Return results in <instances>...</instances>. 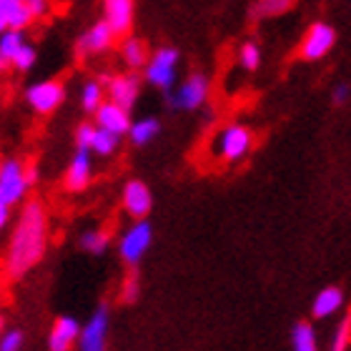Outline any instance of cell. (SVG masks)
<instances>
[{
	"label": "cell",
	"mask_w": 351,
	"mask_h": 351,
	"mask_svg": "<svg viewBox=\"0 0 351 351\" xmlns=\"http://www.w3.org/2000/svg\"><path fill=\"white\" fill-rule=\"evenodd\" d=\"M48 249V216L38 198L25 201L13 228L5 254V274L10 278L25 276Z\"/></svg>",
	"instance_id": "1"
},
{
	"label": "cell",
	"mask_w": 351,
	"mask_h": 351,
	"mask_svg": "<svg viewBox=\"0 0 351 351\" xmlns=\"http://www.w3.org/2000/svg\"><path fill=\"white\" fill-rule=\"evenodd\" d=\"M254 131H251L249 125L243 123H228L223 125L211 141V151L213 156L223 163H236L246 158L251 154V148H254Z\"/></svg>",
	"instance_id": "2"
},
{
	"label": "cell",
	"mask_w": 351,
	"mask_h": 351,
	"mask_svg": "<svg viewBox=\"0 0 351 351\" xmlns=\"http://www.w3.org/2000/svg\"><path fill=\"white\" fill-rule=\"evenodd\" d=\"M28 163H23L21 158H5L0 161V206L3 208H13L25 198L30 189L28 181Z\"/></svg>",
	"instance_id": "3"
},
{
	"label": "cell",
	"mask_w": 351,
	"mask_h": 351,
	"mask_svg": "<svg viewBox=\"0 0 351 351\" xmlns=\"http://www.w3.org/2000/svg\"><path fill=\"white\" fill-rule=\"evenodd\" d=\"M178 51L171 48V45H163L156 53H151V58L146 63V81L154 88L163 90V93H171V88L176 83V73H178Z\"/></svg>",
	"instance_id": "4"
},
{
	"label": "cell",
	"mask_w": 351,
	"mask_h": 351,
	"mask_svg": "<svg viewBox=\"0 0 351 351\" xmlns=\"http://www.w3.org/2000/svg\"><path fill=\"white\" fill-rule=\"evenodd\" d=\"M154 243V228L148 221H133V226H128L118 241V254L128 266H136L141 258L146 256V251Z\"/></svg>",
	"instance_id": "5"
},
{
	"label": "cell",
	"mask_w": 351,
	"mask_h": 351,
	"mask_svg": "<svg viewBox=\"0 0 351 351\" xmlns=\"http://www.w3.org/2000/svg\"><path fill=\"white\" fill-rule=\"evenodd\" d=\"M208 93H211V83H208V78H206L204 73H193L169 95V103L173 106V108L196 110L208 101Z\"/></svg>",
	"instance_id": "6"
},
{
	"label": "cell",
	"mask_w": 351,
	"mask_h": 351,
	"mask_svg": "<svg viewBox=\"0 0 351 351\" xmlns=\"http://www.w3.org/2000/svg\"><path fill=\"white\" fill-rule=\"evenodd\" d=\"M25 101L36 113L40 116H48L56 108L63 106L66 101V86L60 81H38L33 86H28L25 90Z\"/></svg>",
	"instance_id": "7"
},
{
	"label": "cell",
	"mask_w": 351,
	"mask_h": 351,
	"mask_svg": "<svg viewBox=\"0 0 351 351\" xmlns=\"http://www.w3.org/2000/svg\"><path fill=\"white\" fill-rule=\"evenodd\" d=\"M98 81L106 88V101L116 103L123 110L131 113V108L138 101V75L136 73H118V75H101Z\"/></svg>",
	"instance_id": "8"
},
{
	"label": "cell",
	"mask_w": 351,
	"mask_h": 351,
	"mask_svg": "<svg viewBox=\"0 0 351 351\" xmlns=\"http://www.w3.org/2000/svg\"><path fill=\"white\" fill-rule=\"evenodd\" d=\"M334 45H337V28H331L329 23H314L306 30V36L301 38L299 56L304 60H322L324 56H329Z\"/></svg>",
	"instance_id": "9"
},
{
	"label": "cell",
	"mask_w": 351,
	"mask_h": 351,
	"mask_svg": "<svg viewBox=\"0 0 351 351\" xmlns=\"http://www.w3.org/2000/svg\"><path fill=\"white\" fill-rule=\"evenodd\" d=\"M110 314L108 306L95 308V314L88 319L86 326H81V337H78V351H106V339H108Z\"/></svg>",
	"instance_id": "10"
},
{
	"label": "cell",
	"mask_w": 351,
	"mask_h": 351,
	"mask_svg": "<svg viewBox=\"0 0 351 351\" xmlns=\"http://www.w3.org/2000/svg\"><path fill=\"white\" fill-rule=\"evenodd\" d=\"M103 21L108 23L116 38H128L136 23V5L131 0H106L103 3Z\"/></svg>",
	"instance_id": "11"
},
{
	"label": "cell",
	"mask_w": 351,
	"mask_h": 351,
	"mask_svg": "<svg viewBox=\"0 0 351 351\" xmlns=\"http://www.w3.org/2000/svg\"><path fill=\"white\" fill-rule=\"evenodd\" d=\"M123 208L133 221H146V216L154 208V193L143 181H128L123 186Z\"/></svg>",
	"instance_id": "12"
},
{
	"label": "cell",
	"mask_w": 351,
	"mask_h": 351,
	"mask_svg": "<svg viewBox=\"0 0 351 351\" xmlns=\"http://www.w3.org/2000/svg\"><path fill=\"white\" fill-rule=\"evenodd\" d=\"M113 40H116V36H113V30L108 28V23L98 21L95 25H90V28L78 38L75 51L81 53L83 58H88V56H98V53H106L108 48H113Z\"/></svg>",
	"instance_id": "13"
},
{
	"label": "cell",
	"mask_w": 351,
	"mask_h": 351,
	"mask_svg": "<svg viewBox=\"0 0 351 351\" xmlns=\"http://www.w3.org/2000/svg\"><path fill=\"white\" fill-rule=\"evenodd\" d=\"M93 116H95V128H101V131L116 133V136H128V131H131V123H133L131 113L123 110L121 106H116V103L106 101Z\"/></svg>",
	"instance_id": "14"
},
{
	"label": "cell",
	"mask_w": 351,
	"mask_h": 351,
	"mask_svg": "<svg viewBox=\"0 0 351 351\" xmlns=\"http://www.w3.org/2000/svg\"><path fill=\"white\" fill-rule=\"evenodd\" d=\"M81 337V324L73 316H58L48 334V349L51 351H71L78 344Z\"/></svg>",
	"instance_id": "15"
},
{
	"label": "cell",
	"mask_w": 351,
	"mask_h": 351,
	"mask_svg": "<svg viewBox=\"0 0 351 351\" xmlns=\"http://www.w3.org/2000/svg\"><path fill=\"white\" fill-rule=\"evenodd\" d=\"M33 15L25 0H0V36L8 30H21L28 28Z\"/></svg>",
	"instance_id": "16"
},
{
	"label": "cell",
	"mask_w": 351,
	"mask_h": 351,
	"mask_svg": "<svg viewBox=\"0 0 351 351\" xmlns=\"http://www.w3.org/2000/svg\"><path fill=\"white\" fill-rule=\"evenodd\" d=\"M90 181H93V161H90V154L88 151H75V156L71 158L66 171V189L71 193H78V191L88 189Z\"/></svg>",
	"instance_id": "17"
},
{
	"label": "cell",
	"mask_w": 351,
	"mask_h": 351,
	"mask_svg": "<svg viewBox=\"0 0 351 351\" xmlns=\"http://www.w3.org/2000/svg\"><path fill=\"white\" fill-rule=\"evenodd\" d=\"M341 306H344V291L339 286H326L311 301V314H314V319H329Z\"/></svg>",
	"instance_id": "18"
},
{
	"label": "cell",
	"mask_w": 351,
	"mask_h": 351,
	"mask_svg": "<svg viewBox=\"0 0 351 351\" xmlns=\"http://www.w3.org/2000/svg\"><path fill=\"white\" fill-rule=\"evenodd\" d=\"M121 58H123L125 66L133 68V71L146 68L148 58H151L146 40H141V38H136V36L123 38V43H121Z\"/></svg>",
	"instance_id": "19"
},
{
	"label": "cell",
	"mask_w": 351,
	"mask_h": 351,
	"mask_svg": "<svg viewBox=\"0 0 351 351\" xmlns=\"http://www.w3.org/2000/svg\"><path fill=\"white\" fill-rule=\"evenodd\" d=\"M158 131H161V123H158L156 118L146 116V118L133 121L131 131H128V138H131L133 146H146V143H151V141L158 136Z\"/></svg>",
	"instance_id": "20"
},
{
	"label": "cell",
	"mask_w": 351,
	"mask_h": 351,
	"mask_svg": "<svg viewBox=\"0 0 351 351\" xmlns=\"http://www.w3.org/2000/svg\"><path fill=\"white\" fill-rule=\"evenodd\" d=\"M291 349L293 351H319L316 331L308 322H299L291 331Z\"/></svg>",
	"instance_id": "21"
},
{
	"label": "cell",
	"mask_w": 351,
	"mask_h": 351,
	"mask_svg": "<svg viewBox=\"0 0 351 351\" xmlns=\"http://www.w3.org/2000/svg\"><path fill=\"white\" fill-rule=\"evenodd\" d=\"M108 246H110V234L106 228H90V231L81 234V249L88 251V254L101 256V254H106Z\"/></svg>",
	"instance_id": "22"
},
{
	"label": "cell",
	"mask_w": 351,
	"mask_h": 351,
	"mask_svg": "<svg viewBox=\"0 0 351 351\" xmlns=\"http://www.w3.org/2000/svg\"><path fill=\"white\" fill-rule=\"evenodd\" d=\"M106 103V88H103L101 81H88L86 86L81 88V106L88 113H95Z\"/></svg>",
	"instance_id": "23"
},
{
	"label": "cell",
	"mask_w": 351,
	"mask_h": 351,
	"mask_svg": "<svg viewBox=\"0 0 351 351\" xmlns=\"http://www.w3.org/2000/svg\"><path fill=\"white\" fill-rule=\"evenodd\" d=\"M121 146V136L116 133H108V131H101V128H95V136H93V143H90V154L95 156H113Z\"/></svg>",
	"instance_id": "24"
},
{
	"label": "cell",
	"mask_w": 351,
	"mask_h": 351,
	"mask_svg": "<svg viewBox=\"0 0 351 351\" xmlns=\"http://www.w3.org/2000/svg\"><path fill=\"white\" fill-rule=\"evenodd\" d=\"M23 45H25V36H23L21 30H8V33L0 36V56L10 63Z\"/></svg>",
	"instance_id": "25"
},
{
	"label": "cell",
	"mask_w": 351,
	"mask_h": 351,
	"mask_svg": "<svg viewBox=\"0 0 351 351\" xmlns=\"http://www.w3.org/2000/svg\"><path fill=\"white\" fill-rule=\"evenodd\" d=\"M239 63H241L243 71H256L261 66V48L254 40H246V43L239 48Z\"/></svg>",
	"instance_id": "26"
},
{
	"label": "cell",
	"mask_w": 351,
	"mask_h": 351,
	"mask_svg": "<svg viewBox=\"0 0 351 351\" xmlns=\"http://www.w3.org/2000/svg\"><path fill=\"white\" fill-rule=\"evenodd\" d=\"M351 344V314H346L337 326L334 341H331V351H346Z\"/></svg>",
	"instance_id": "27"
},
{
	"label": "cell",
	"mask_w": 351,
	"mask_h": 351,
	"mask_svg": "<svg viewBox=\"0 0 351 351\" xmlns=\"http://www.w3.org/2000/svg\"><path fill=\"white\" fill-rule=\"evenodd\" d=\"M36 60H38V53H36V48L30 43H25L18 51V56H15L13 60H10V66L13 68H18V71H30V68L36 66Z\"/></svg>",
	"instance_id": "28"
},
{
	"label": "cell",
	"mask_w": 351,
	"mask_h": 351,
	"mask_svg": "<svg viewBox=\"0 0 351 351\" xmlns=\"http://www.w3.org/2000/svg\"><path fill=\"white\" fill-rule=\"evenodd\" d=\"M95 136V123H81L75 128V148L78 151H88L90 154V143Z\"/></svg>",
	"instance_id": "29"
},
{
	"label": "cell",
	"mask_w": 351,
	"mask_h": 351,
	"mask_svg": "<svg viewBox=\"0 0 351 351\" xmlns=\"http://www.w3.org/2000/svg\"><path fill=\"white\" fill-rule=\"evenodd\" d=\"M23 349V331L8 329L0 334V351H21Z\"/></svg>",
	"instance_id": "30"
},
{
	"label": "cell",
	"mask_w": 351,
	"mask_h": 351,
	"mask_svg": "<svg viewBox=\"0 0 351 351\" xmlns=\"http://www.w3.org/2000/svg\"><path fill=\"white\" fill-rule=\"evenodd\" d=\"M286 8H289V0H269V3H258L256 5V13L261 15H274V13H284Z\"/></svg>",
	"instance_id": "31"
},
{
	"label": "cell",
	"mask_w": 351,
	"mask_h": 351,
	"mask_svg": "<svg viewBox=\"0 0 351 351\" xmlns=\"http://www.w3.org/2000/svg\"><path fill=\"white\" fill-rule=\"evenodd\" d=\"M138 299V278L136 276H128V281H125V286H123V301H136Z\"/></svg>",
	"instance_id": "32"
},
{
	"label": "cell",
	"mask_w": 351,
	"mask_h": 351,
	"mask_svg": "<svg viewBox=\"0 0 351 351\" xmlns=\"http://www.w3.org/2000/svg\"><path fill=\"white\" fill-rule=\"evenodd\" d=\"M349 95H351L349 86H346V83H341V86L334 88V93H331V101L337 103V106H344V103L349 101Z\"/></svg>",
	"instance_id": "33"
},
{
	"label": "cell",
	"mask_w": 351,
	"mask_h": 351,
	"mask_svg": "<svg viewBox=\"0 0 351 351\" xmlns=\"http://www.w3.org/2000/svg\"><path fill=\"white\" fill-rule=\"evenodd\" d=\"M28 8L33 18H40V15L48 10V3H45V0H28Z\"/></svg>",
	"instance_id": "34"
},
{
	"label": "cell",
	"mask_w": 351,
	"mask_h": 351,
	"mask_svg": "<svg viewBox=\"0 0 351 351\" xmlns=\"http://www.w3.org/2000/svg\"><path fill=\"white\" fill-rule=\"evenodd\" d=\"M8 221H10V208H3V206H0V231L8 226Z\"/></svg>",
	"instance_id": "35"
},
{
	"label": "cell",
	"mask_w": 351,
	"mask_h": 351,
	"mask_svg": "<svg viewBox=\"0 0 351 351\" xmlns=\"http://www.w3.org/2000/svg\"><path fill=\"white\" fill-rule=\"evenodd\" d=\"M5 68H10V63H8V60L3 58V56H0V73H3V71H5Z\"/></svg>",
	"instance_id": "36"
},
{
	"label": "cell",
	"mask_w": 351,
	"mask_h": 351,
	"mask_svg": "<svg viewBox=\"0 0 351 351\" xmlns=\"http://www.w3.org/2000/svg\"><path fill=\"white\" fill-rule=\"evenodd\" d=\"M0 334H3V316H0Z\"/></svg>",
	"instance_id": "37"
}]
</instances>
